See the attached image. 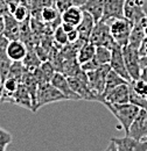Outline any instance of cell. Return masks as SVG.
Returning a JSON list of instances; mask_svg holds the SVG:
<instances>
[{"label":"cell","mask_w":147,"mask_h":151,"mask_svg":"<svg viewBox=\"0 0 147 151\" xmlns=\"http://www.w3.org/2000/svg\"><path fill=\"white\" fill-rule=\"evenodd\" d=\"M54 38H55L56 42H57L58 44H61V45L68 44V35H67V32L63 29V27H62L61 24L54 29Z\"/></svg>","instance_id":"cell-29"},{"label":"cell","mask_w":147,"mask_h":151,"mask_svg":"<svg viewBox=\"0 0 147 151\" xmlns=\"http://www.w3.org/2000/svg\"><path fill=\"white\" fill-rule=\"evenodd\" d=\"M110 65L105 64V65H100L98 66L96 70L90 71V72H85L88 76V80H89V85L90 88L96 93V94L100 95L103 98V92H104V86H105V80H106V76L110 71Z\"/></svg>","instance_id":"cell-6"},{"label":"cell","mask_w":147,"mask_h":151,"mask_svg":"<svg viewBox=\"0 0 147 151\" xmlns=\"http://www.w3.org/2000/svg\"><path fill=\"white\" fill-rule=\"evenodd\" d=\"M2 84H4V78L0 76V102H1V98H2Z\"/></svg>","instance_id":"cell-39"},{"label":"cell","mask_w":147,"mask_h":151,"mask_svg":"<svg viewBox=\"0 0 147 151\" xmlns=\"http://www.w3.org/2000/svg\"><path fill=\"white\" fill-rule=\"evenodd\" d=\"M54 6L58 11V13L62 14L64 11L74 6V0H54Z\"/></svg>","instance_id":"cell-31"},{"label":"cell","mask_w":147,"mask_h":151,"mask_svg":"<svg viewBox=\"0 0 147 151\" xmlns=\"http://www.w3.org/2000/svg\"><path fill=\"white\" fill-rule=\"evenodd\" d=\"M130 85L131 87L138 93L139 95H143L146 98L147 95V81L139 78V79H135V80H131L130 81Z\"/></svg>","instance_id":"cell-26"},{"label":"cell","mask_w":147,"mask_h":151,"mask_svg":"<svg viewBox=\"0 0 147 151\" xmlns=\"http://www.w3.org/2000/svg\"><path fill=\"white\" fill-rule=\"evenodd\" d=\"M104 151H118V149H117V147H116V144L112 142V141H110V143H109V145H108V148L105 149Z\"/></svg>","instance_id":"cell-35"},{"label":"cell","mask_w":147,"mask_h":151,"mask_svg":"<svg viewBox=\"0 0 147 151\" xmlns=\"http://www.w3.org/2000/svg\"><path fill=\"white\" fill-rule=\"evenodd\" d=\"M67 35H68V43H70V44L76 43V42L79 40V34H78V32H77L76 28L73 29L71 32L67 33Z\"/></svg>","instance_id":"cell-34"},{"label":"cell","mask_w":147,"mask_h":151,"mask_svg":"<svg viewBox=\"0 0 147 151\" xmlns=\"http://www.w3.org/2000/svg\"><path fill=\"white\" fill-rule=\"evenodd\" d=\"M103 101L116 104V105L130 102V83L118 85L117 87L111 90L110 92H108L103 96Z\"/></svg>","instance_id":"cell-11"},{"label":"cell","mask_w":147,"mask_h":151,"mask_svg":"<svg viewBox=\"0 0 147 151\" xmlns=\"http://www.w3.org/2000/svg\"><path fill=\"white\" fill-rule=\"evenodd\" d=\"M37 60H39V57L36 56V54H29V52H27L26 57L22 60V64H23L25 68H27V70L28 69L36 70V68L39 66V62Z\"/></svg>","instance_id":"cell-30"},{"label":"cell","mask_w":147,"mask_h":151,"mask_svg":"<svg viewBox=\"0 0 147 151\" xmlns=\"http://www.w3.org/2000/svg\"><path fill=\"white\" fill-rule=\"evenodd\" d=\"M50 83H52V85H54L57 90H60L65 95L67 100H81V96L76 92H74L73 88L70 87L67 76L63 75L62 72H55V75L50 79Z\"/></svg>","instance_id":"cell-13"},{"label":"cell","mask_w":147,"mask_h":151,"mask_svg":"<svg viewBox=\"0 0 147 151\" xmlns=\"http://www.w3.org/2000/svg\"><path fill=\"white\" fill-rule=\"evenodd\" d=\"M135 139H146L147 138V109H140L135 116L133 123L130 127L129 134Z\"/></svg>","instance_id":"cell-10"},{"label":"cell","mask_w":147,"mask_h":151,"mask_svg":"<svg viewBox=\"0 0 147 151\" xmlns=\"http://www.w3.org/2000/svg\"><path fill=\"white\" fill-rule=\"evenodd\" d=\"M39 70H40L41 75H42V77L44 78V80H46V81H50V79L53 78V76L55 75L54 66H53V65H52V63H49V62L42 63Z\"/></svg>","instance_id":"cell-27"},{"label":"cell","mask_w":147,"mask_h":151,"mask_svg":"<svg viewBox=\"0 0 147 151\" xmlns=\"http://www.w3.org/2000/svg\"><path fill=\"white\" fill-rule=\"evenodd\" d=\"M124 5L125 0H104V8H103V21H108L111 19L124 18Z\"/></svg>","instance_id":"cell-12"},{"label":"cell","mask_w":147,"mask_h":151,"mask_svg":"<svg viewBox=\"0 0 147 151\" xmlns=\"http://www.w3.org/2000/svg\"><path fill=\"white\" fill-rule=\"evenodd\" d=\"M27 52H28L27 47L21 40L8 41V44L6 48V54L12 62H22L23 58L27 55Z\"/></svg>","instance_id":"cell-14"},{"label":"cell","mask_w":147,"mask_h":151,"mask_svg":"<svg viewBox=\"0 0 147 151\" xmlns=\"http://www.w3.org/2000/svg\"><path fill=\"white\" fill-rule=\"evenodd\" d=\"M2 35L7 40H20V23L11 13L4 15V32Z\"/></svg>","instance_id":"cell-15"},{"label":"cell","mask_w":147,"mask_h":151,"mask_svg":"<svg viewBox=\"0 0 147 151\" xmlns=\"http://www.w3.org/2000/svg\"><path fill=\"white\" fill-rule=\"evenodd\" d=\"M130 104L139 107L140 109H147V99L143 95H139L130 85Z\"/></svg>","instance_id":"cell-25"},{"label":"cell","mask_w":147,"mask_h":151,"mask_svg":"<svg viewBox=\"0 0 147 151\" xmlns=\"http://www.w3.org/2000/svg\"><path fill=\"white\" fill-rule=\"evenodd\" d=\"M140 2H141L143 8H144V11H145V13H146L147 15V0H140Z\"/></svg>","instance_id":"cell-40"},{"label":"cell","mask_w":147,"mask_h":151,"mask_svg":"<svg viewBox=\"0 0 147 151\" xmlns=\"http://www.w3.org/2000/svg\"><path fill=\"white\" fill-rule=\"evenodd\" d=\"M146 99H147V95H146Z\"/></svg>","instance_id":"cell-43"},{"label":"cell","mask_w":147,"mask_h":151,"mask_svg":"<svg viewBox=\"0 0 147 151\" xmlns=\"http://www.w3.org/2000/svg\"><path fill=\"white\" fill-rule=\"evenodd\" d=\"M146 139H147V138H146Z\"/></svg>","instance_id":"cell-45"},{"label":"cell","mask_w":147,"mask_h":151,"mask_svg":"<svg viewBox=\"0 0 147 151\" xmlns=\"http://www.w3.org/2000/svg\"><path fill=\"white\" fill-rule=\"evenodd\" d=\"M67 100L65 95L63 94L60 90H57L54 85H52L50 81H43L37 84L36 91V102H35V108L34 112L44 105L52 104V102H58Z\"/></svg>","instance_id":"cell-2"},{"label":"cell","mask_w":147,"mask_h":151,"mask_svg":"<svg viewBox=\"0 0 147 151\" xmlns=\"http://www.w3.org/2000/svg\"><path fill=\"white\" fill-rule=\"evenodd\" d=\"M31 1V8L34 13L36 11L37 14H40L41 9L48 6H54V0H29Z\"/></svg>","instance_id":"cell-28"},{"label":"cell","mask_w":147,"mask_h":151,"mask_svg":"<svg viewBox=\"0 0 147 151\" xmlns=\"http://www.w3.org/2000/svg\"><path fill=\"white\" fill-rule=\"evenodd\" d=\"M96 21L93 19L90 13H88L87 11L83 9V19L81 21V23L76 27L78 34H79V40L83 41V42H88L89 37L91 35V32L93 29V26H95Z\"/></svg>","instance_id":"cell-16"},{"label":"cell","mask_w":147,"mask_h":151,"mask_svg":"<svg viewBox=\"0 0 147 151\" xmlns=\"http://www.w3.org/2000/svg\"><path fill=\"white\" fill-rule=\"evenodd\" d=\"M129 83L127 80H125L122 76H119L117 72H114L113 70L109 71V73L106 76V80H105V86H104V92H103V96L106 94L108 92H110L111 90H113L114 87H117L118 85ZM103 102V101H102Z\"/></svg>","instance_id":"cell-22"},{"label":"cell","mask_w":147,"mask_h":151,"mask_svg":"<svg viewBox=\"0 0 147 151\" xmlns=\"http://www.w3.org/2000/svg\"><path fill=\"white\" fill-rule=\"evenodd\" d=\"M0 151H6V145H0Z\"/></svg>","instance_id":"cell-41"},{"label":"cell","mask_w":147,"mask_h":151,"mask_svg":"<svg viewBox=\"0 0 147 151\" xmlns=\"http://www.w3.org/2000/svg\"><path fill=\"white\" fill-rule=\"evenodd\" d=\"M123 56H124L125 65H126L127 72L131 77V80L139 79L140 72H141L139 50L127 44V45L123 47Z\"/></svg>","instance_id":"cell-5"},{"label":"cell","mask_w":147,"mask_h":151,"mask_svg":"<svg viewBox=\"0 0 147 151\" xmlns=\"http://www.w3.org/2000/svg\"><path fill=\"white\" fill-rule=\"evenodd\" d=\"M145 37H147V24L145 26Z\"/></svg>","instance_id":"cell-42"},{"label":"cell","mask_w":147,"mask_h":151,"mask_svg":"<svg viewBox=\"0 0 147 151\" xmlns=\"http://www.w3.org/2000/svg\"><path fill=\"white\" fill-rule=\"evenodd\" d=\"M12 143V135L6 129L0 127V145H8Z\"/></svg>","instance_id":"cell-32"},{"label":"cell","mask_w":147,"mask_h":151,"mask_svg":"<svg viewBox=\"0 0 147 151\" xmlns=\"http://www.w3.org/2000/svg\"><path fill=\"white\" fill-rule=\"evenodd\" d=\"M89 42H91L92 44H95L96 47L103 45V47H106L109 49H112L116 45H118L114 42L113 37L111 36L109 24L103 20H99L95 23L91 35L89 37Z\"/></svg>","instance_id":"cell-4"},{"label":"cell","mask_w":147,"mask_h":151,"mask_svg":"<svg viewBox=\"0 0 147 151\" xmlns=\"http://www.w3.org/2000/svg\"><path fill=\"white\" fill-rule=\"evenodd\" d=\"M85 2H87V0H74V5L75 6H79V7H82Z\"/></svg>","instance_id":"cell-37"},{"label":"cell","mask_w":147,"mask_h":151,"mask_svg":"<svg viewBox=\"0 0 147 151\" xmlns=\"http://www.w3.org/2000/svg\"><path fill=\"white\" fill-rule=\"evenodd\" d=\"M111 70H113L114 72H117L119 76H122L125 80L131 81V77H130L126 65H125V60L123 56V48L119 45H116L114 48L111 49V60L109 63Z\"/></svg>","instance_id":"cell-9"},{"label":"cell","mask_w":147,"mask_h":151,"mask_svg":"<svg viewBox=\"0 0 147 151\" xmlns=\"http://www.w3.org/2000/svg\"><path fill=\"white\" fill-rule=\"evenodd\" d=\"M29 8L31 7H27V5L23 1H20L17 5V7L11 12V14L18 22H23V21H27V19L31 15Z\"/></svg>","instance_id":"cell-23"},{"label":"cell","mask_w":147,"mask_h":151,"mask_svg":"<svg viewBox=\"0 0 147 151\" xmlns=\"http://www.w3.org/2000/svg\"><path fill=\"white\" fill-rule=\"evenodd\" d=\"M98 66H100V65H98L97 62H96L93 58L90 59V60H88V62H85V63H83V64H81V69H82L84 72L93 71V70H96Z\"/></svg>","instance_id":"cell-33"},{"label":"cell","mask_w":147,"mask_h":151,"mask_svg":"<svg viewBox=\"0 0 147 151\" xmlns=\"http://www.w3.org/2000/svg\"><path fill=\"white\" fill-rule=\"evenodd\" d=\"M2 32H4V17L0 15V36L2 35Z\"/></svg>","instance_id":"cell-38"},{"label":"cell","mask_w":147,"mask_h":151,"mask_svg":"<svg viewBox=\"0 0 147 151\" xmlns=\"http://www.w3.org/2000/svg\"><path fill=\"white\" fill-rule=\"evenodd\" d=\"M84 11L90 13L95 21H99L103 17V8H104V0H87V2L82 6Z\"/></svg>","instance_id":"cell-19"},{"label":"cell","mask_w":147,"mask_h":151,"mask_svg":"<svg viewBox=\"0 0 147 151\" xmlns=\"http://www.w3.org/2000/svg\"><path fill=\"white\" fill-rule=\"evenodd\" d=\"M39 17L43 22L50 23L52 26H54L55 22H62L61 21V14L58 13V11L56 9L55 6H48V7L42 8Z\"/></svg>","instance_id":"cell-21"},{"label":"cell","mask_w":147,"mask_h":151,"mask_svg":"<svg viewBox=\"0 0 147 151\" xmlns=\"http://www.w3.org/2000/svg\"><path fill=\"white\" fill-rule=\"evenodd\" d=\"M82 19H83V8L79 6H75V5L61 14L62 23L70 24L75 28L81 23Z\"/></svg>","instance_id":"cell-17"},{"label":"cell","mask_w":147,"mask_h":151,"mask_svg":"<svg viewBox=\"0 0 147 151\" xmlns=\"http://www.w3.org/2000/svg\"><path fill=\"white\" fill-rule=\"evenodd\" d=\"M118 151H147V139H135L131 136L112 137Z\"/></svg>","instance_id":"cell-7"},{"label":"cell","mask_w":147,"mask_h":151,"mask_svg":"<svg viewBox=\"0 0 147 151\" xmlns=\"http://www.w3.org/2000/svg\"><path fill=\"white\" fill-rule=\"evenodd\" d=\"M110 27L111 36L113 37L114 42L119 47H125L129 44L130 35L132 30V23L125 18H118V19H111L105 21Z\"/></svg>","instance_id":"cell-3"},{"label":"cell","mask_w":147,"mask_h":151,"mask_svg":"<svg viewBox=\"0 0 147 151\" xmlns=\"http://www.w3.org/2000/svg\"><path fill=\"white\" fill-rule=\"evenodd\" d=\"M11 101L19 105V106H22L25 108H29L33 111V99H32V96H31L27 87L25 86L23 83H20L18 90L13 94Z\"/></svg>","instance_id":"cell-18"},{"label":"cell","mask_w":147,"mask_h":151,"mask_svg":"<svg viewBox=\"0 0 147 151\" xmlns=\"http://www.w3.org/2000/svg\"><path fill=\"white\" fill-rule=\"evenodd\" d=\"M146 13L143 8L140 0H125L124 5V18L132 23V26L141 22L146 18Z\"/></svg>","instance_id":"cell-8"},{"label":"cell","mask_w":147,"mask_h":151,"mask_svg":"<svg viewBox=\"0 0 147 151\" xmlns=\"http://www.w3.org/2000/svg\"><path fill=\"white\" fill-rule=\"evenodd\" d=\"M140 78L147 81V66L141 68V72H140Z\"/></svg>","instance_id":"cell-36"},{"label":"cell","mask_w":147,"mask_h":151,"mask_svg":"<svg viewBox=\"0 0 147 151\" xmlns=\"http://www.w3.org/2000/svg\"><path fill=\"white\" fill-rule=\"evenodd\" d=\"M95 52H96V45L92 44L91 42H85L81 45V48L77 50V55H76V59L77 62L81 64L88 62L95 57Z\"/></svg>","instance_id":"cell-20"},{"label":"cell","mask_w":147,"mask_h":151,"mask_svg":"<svg viewBox=\"0 0 147 151\" xmlns=\"http://www.w3.org/2000/svg\"><path fill=\"white\" fill-rule=\"evenodd\" d=\"M0 76H1V73H0Z\"/></svg>","instance_id":"cell-44"},{"label":"cell","mask_w":147,"mask_h":151,"mask_svg":"<svg viewBox=\"0 0 147 151\" xmlns=\"http://www.w3.org/2000/svg\"><path fill=\"white\" fill-rule=\"evenodd\" d=\"M93 59L97 62L98 65H105L109 64L111 60V49L99 45L96 47V52H95V57Z\"/></svg>","instance_id":"cell-24"},{"label":"cell","mask_w":147,"mask_h":151,"mask_svg":"<svg viewBox=\"0 0 147 151\" xmlns=\"http://www.w3.org/2000/svg\"><path fill=\"white\" fill-rule=\"evenodd\" d=\"M109 111H110L112 115L118 120V122L120 123L122 128L124 129L125 135L129 134L130 127L131 124L133 123L135 116L138 115L140 108L132 105V104H122V105H116V104H110V102H106V101H103L102 102Z\"/></svg>","instance_id":"cell-1"}]
</instances>
